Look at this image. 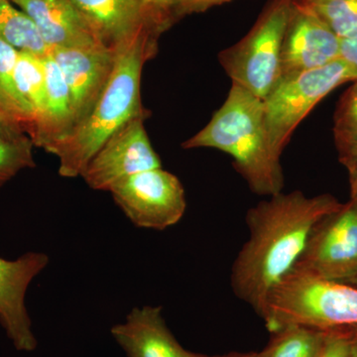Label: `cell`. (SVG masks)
Listing matches in <instances>:
<instances>
[{"mask_svg": "<svg viewBox=\"0 0 357 357\" xmlns=\"http://www.w3.org/2000/svg\"><path fill=\"white\" fill-rule=\"evenodd\" d=\"M32 140L26 135L17 139L0 135V187L21 171L36 167Z\"/></svg>", "mask_w": 357, "mask_h": 357, "instance_id": "cell-23", "label": "cell"}, {"mask_svg": "<svg viewBox=\"0 0 357 357\" xmlns=\"http://www.w3.org/2000/svg\"><path fill=\"white\" fill-rule=\"evenodd\" d=\"M20 52L0 39V112L26 135L30 136L32 112L20 96L15 82V67Z\"/></svg>", "mask_w": 357, "mask_h": 357, "instance_id": "cell-17", "label": "cell"}, {"mask_svg": "<svg viewBox=\"0 0 357 357\" xmlns=\"http://www.w3.org/2000/svg\"><path fill=\"white\" fill-rule=\"evenodd\" d=\"M15 82L18 91L32 112L31 137L38 128L46 110L47 89L43 57L20 52L15 67Z\"/></svg>", "mask_w": 357, "mask_h": 357, "instance_id": "cell-18", "label": "cell"}, {"mask_svg": "<svg viewBox=\"0 0 357 357\" xmlns=\"http://www.w3.org/2000/svg\"><path fill=\"white\" fill-rule=\"evenodd\" d=\"M354 335L340 330L326 331L318 357H352Z\"/></svg>", "mask_w": 357, "mask_h": 357, "instance_id": "cell-25", "label": "cell"}, {"mask_svg": "<svg viewBox=\"0 0 357 357\" xmlns=\"http://www.w3.org/2000/svg\"><path fill=\"white\" fill-rule=\"evenodd\" d=\"M0 135L3 137L10 138V139H17V138L26 136L20 128L13 124V122L8 121L3 114L0 112Z\"/></svg>", "mask_w": 357, "mask_h": 357, "instance_id": "cell-29", "label": "cell"}, {"mask_svg": "<svg viewBox=\"0 0 357 357\" xmlns=\"http://www.w3.org/2000/svg\"><path fill=\"white\" fill-rule=\"evenodd\" d=\"M340 40L357 37V0H303Z\"/></svg>", "mask_w": 357, "mask_h": 357, "instance_id": "cell-21", "label": "cell"}, {"mask_svg": "<svg viewBox=\"0 0 357 357\" xmlns=\"http://www.w3.org/2000/svg\"><path fill=\"white\" fill-rule=\"evenodd\" d=\"M340 161L349 171V182L351 188V201L357 206V153L347 152L340 154Z\"/></svg>", "mask_w": 357, "mask_h": 357, "instance_id": "cell-27", "label": "cell"}, {"mask_svg": "<svg viewBox=\"0 0 357 357\" xmlns=\"http://www.w3.org/2000/svg\"><path fill=\"white\" fill-rule=\"evenodd\" d=\"M158 39L144 25L117 46L114 70L95 107L65 140L48 151L58 157L61 177H82L93 155L117 129L134 117L150 116L141 100V77L145 63L158 52Z\"/></svg>", "mask_w": 357, "mask_h": 357, "instance_id": "cell-2", "label": "cell"}, {"mask_svg": "<svg viewBox=\"0 0 357 357\" xmlns=\"http://www.w3.org/2000/svg\"><path fill=\"white\" fill-rule=\"evenodd\" d=\"M342 206L330 195L293 191L249 208V238L230 274L234 295L261 316L270 294L295 269L317 225Z\"/></svg>", "mask_w": 357, "mask_h": 357, "instance_id": "cell-1", "label": "cell"}, {"mask_svg": "<svg viewBox=\"0 0 357 357\" xmlns=\"http://www.w3.org/2000/svg\"><path fill=\"white\" fill-rule=\"evenodd\" d=\"M51 55L69 89L75 129L88 116L107 86L116 60L117 47L98 44L54 49Z\"/></svg>", "mask_w": 357, "mask_h": 357, "instance_id": "cell-12", "label": "cell"}, {"mask_svg": "<svg viewBox=\"0 0 357 357\" xmlns=\"http://www.w3.org/2000/svg\"><path fill=\"white\" fill-rule=\"evenodd\" d=\"M342 40L303 0H293L283 48L282 77L331 64L340 58Z\"/></svg>", "mask_w": 357, "mask_h": 357, "instance_id": "cell-10", "label": "cell"}, {"mask_svg": "<svg viewBox=\"0 0 357 357\" xmlns=\"http://www.w3.org/2000/svg\"><path fill=\"white\" fill-rule=\"evenodd\" d=\"M347 152H356L357 153V145L356 147L352 148V149L349 150V151L344 152V153H347ZM342 154V153H340Z\"/></svg>", "mask_w": 357, "mask_h": 357, "instance_id": "cell-33", "label": "cell"}, {"mask_svg": "<svg viewBox=\"0 0 357 357\" xmlns=\"http://www.w3.org/2000/svg\"><path fill=\"white\" fill-rule=\"evenodd\" d=\"M46 77L47 100L43 119L30 139L35 147L48 153L74 130V116L69 89L62 70L50 53L43 57Z\"/></svg>", "mask_w": 357, "mask_h": 357, "instance_id": "cell-15", "label": "cell"}, {"mask_svg": "<svg viewBox=\"0 0 357 357\" xmlns=\"http://www.w3.org/2000/svg\"><path fill=\"white\" fill-rule=\"evenodd\" d=\"M196 357H259V352H248V354H229L227 356H208L204 354H196Z\"/></svg>", "mask_w": 357, "mask_h": 357, "instance_id": "cell-30", "label": "cell"}, {"mask_svg": "<svg viewBox=\"0 0 357 357\" xmlns=\"http://www.w3.org/2000/svg\"><path fill=\"white\" fill-rule=\"evenodd\" d=\"M326 331L302 326H288L272 333L259 357H318Z\"/></svg>", "mask_w": 357, "mask_h": 357, "instance_id": "cell-20", "label": "cell"}, {"mask_svg": "<svg viewBox=\"0 0 357 357\" xmlns=\"http://www.w3.org/2000/svg\"><path fill=\"white\" fill-rule=\"evenodd\" d=\"M43 252H27L15 260L0 258V325L14 349L32 352L38 347L25 298L30 284L48 266Z\"/></svg>", "mask_w": 357, "mask_h": 357, "instance_id": "cell-11", "label": "cell"}, {"mask_svg": "<svg viewBox=\"0 0 357 357\" xmlns=\"http://www.w3.org/2000/svg\"><path fill=\"white\" fill-rule=\"evenodd\" d=\"M230 0H184L176 10V20L188 14L203 13L211 7L220 6Z\"/></svg>", "mask_w": 357, "mask_h": 357, "instance_id": "cell-26", "label": "cell"}, {"mask_svg": "<svg viewBox=\"0 0 357 357\" xmlns=\"http://www.w3.org/2000/svg\"><path fill=\"white\" fill-rule=\"evenodd\" d=\"M344 283L351 284V285L356 286L357 287V275L354 278H351V280L344 282Z\"/></svg>", "mask_w": 357, "mask_h": 357, "instance_id": "cell-32", "label": "cell"}, {"mask_svg": "<svg viewBox=\"0 0 357 357\" xmlns=\"http://www.w3.org/2000/svg\"><path fill=\"white\" fill-rule=\"evenodd\" d=\"M146 117H134L105 141L84 169L82 178L95 191L109 192L135 174L162 168L145 129Z\"/></svg>", "mask_w": 357, "mask_h": 357, "instance_id": "cell-9", "label": "cell"}, {"mask_svg": "<svg viewBox=\"0 0 357 357\" xmlns=\"http://www.w3.org/2000/svg\"><path fill=\"white\" fill-rule=\"evenodd\" d=\"M93 26L102 43L119 46L144 26L138 0H70Z\"/></svg>", "mask_w": 357, "mask_h": 357, "instance_id": "cell-16", "label": "cell"}, {"mask_svg": "<svg viewBox=\"0 0 357 357\" xmlns=\"http://www.w3.org/2000/svg\"><path fill=\"white\" fill-rule=\"evenodd\" d=\"M340 59L347 63L357 75V37L342 40Z\"/></svg>", "mask_w": 357, "mask_h": 357, "instance_id": "cell-28", "label": "cell"}, {"mask_svg": "<svg viewBox=\"0 0 357 357\" xmlns=\"http://www.w3.org/2000/svg\"><path fill=\"white\" fill-rule=\"evenodd\" d=\"M11 1L27 14L51 50L103 44L93 26L70 0Z\"/></svg>", "mask_w": 357, "mask_h": 357, "instance_id": "cell-13", "label": "cell"}, {"mask_svg": "<svg viewBox=\"0 0 357 357\" xmlns=\"http://www.w3.org/2000/svg\"><path fill=\"white\" fill-rule=\"evenodd\" d=\"M357 75L342 59L317 69L283 77L263 100L268 138L280 157L298 126L333 89Z\"/></svg>", "mask_w": 357, "mask_h": 357, "instance_id": "cell-6", "label": "cell"}, {"mask_svg": "<svg viewBox=\"0 0 357 357\" xmlns=\"http://www.w3.org/2000/svg\"><path fill=\"white\" fill-rule=\"evenodd\" d=\"M109 192L126 217L139 229H169L182 220L187 208L184 185L163 168L123 178Z\"/></svg>", "mask_w": 357, "mask_h": 357, "instance_id": "cell-7", "label": "cell"}, {"mask_svg": "<svg viewBox=\"0 0 357 357\" xmlns=\"http://www.w3.org/2000/svg\"><path fill=\"white\" fill-rule=\"evenodd\" d=\"M110 335L128 357H196L169 330L161 307H133Z\"/></svg>", "mask_w": 357, "mask_h": 357, "instance_id": "cell-14", "label": "cell"}, {"mask_svg": "<svg viewBox=\"0 0 357 357\" xmlns=\"http://www.w3.org/2000/svg\"><path fill=\"white\" fill-rule=\"evenodd\" d=\"M356 335H357V328H356Z\"/></svg>", "mask_w": 357, "mask_h": 357, "instance_id": "cell-34", "label": "cell"}, {"mask_svg": "<svg viewBox=\"0 0 357 357\" xmlns=\"http://www.w3.org/2000/svg\"><path fill=\"white\" fill-rule=\"evenodd\" d=\"M184 0H138L146 27L160 36L176 20V10Z\"/></svg>", "mask_w": 357, "mask_h": 357, "instance_id": "cell-24", "label": "cell"}, {"mask_svg": "<svg viewBox=\"0 0 357 357\" xmlns=\"http://www.w3.org/2000/svg\"><path fill=\"white\" fill-rule=\"evenodd\" d=\"M352 357H357V335L354 333V349H352Z\"/></svg>", "mask_w": 357, "mask_h": 357, "instance_id": "cell-31", "label": "cell"}, {"mask_svg": "<svg viewBox=\"0 0 357 357\" xmlns=\"http://www.w3.org/2000/svg\"><path fill=\"white\" fill-rule=\"evenodd\" d=\"M347 282L357 275V206L352 203L324 218L312 232L295 269Z\"/></svg>", "mask_w": 357, "mask_h": 357, "instance_id": "cell-8", "label": "cell"}, {"mask_svg": "<svg viewBox=\"0 0 357 357\" xmlns=\"http://www.w3.org/2000/svg\"><path fill=\"white\" fill-rule=\"evenodd\" d=\"M260 318L271 333L294 325L357 328V287L293 270L270 294Z\"/></svg>", "mask_w": 357, "mask_h": 357, "instance_id": "cell-4", "label": "cell"}, {"mask_svg": "<svg viewBox=\"0 0 357 357\" xmlns=\"http://www.w3.org/2000/svg\"><path fill=\"white\" fill-rule=\"evenodd\" d=\"M182 148H213L229 155L256 195L268 198L283 192L281 158L270 145L264 102L238 84H231L222 107L202 130L182 143Z\"/></svg>", "mask_w": 357, "mask_h": 357, "instance_id": "cell-3", "label": "cell"}, {"mask_svg": "<svg viewBox=\"0 0 357 357\" xmlns=\"http://www.w3.org/2000/svg\"><path fill=\"white\" fill-rule=\"evenodd\" d=\"M0 39L20 52L45 57L52 51L27 14L11 0H0Z\"/></svg>", "mask_w": 357, "mask_h": 357, "instance_id": "cell-19", "label": "cell"}, {"mask_svg": "<svg viewBox=\"0 0 357 357\" xmlns=\"http://www.w3.org/2000/svg\"><path fill=\"white\" fill-rule=\"evenodd\" d=\"M292 2L273 0L250 32L218 55L232 84L262 100L282 77V48Z\"/></svg>", "mask_w": 357, "mask_h": 357, "instance_id": "cell-5", "label": "cell"}, {"mask_svg": "<svg viewBox=\"0 0 357 357\" xmlns=\"http://www.w3.org/2000/svg\"><path fill=\"white\" fill-rule=\"evenodd\" d=\"M333 137L340 153L357 145V79L337 103L333 115Z\"/></svg>", "mask_w": 357, "mask_h": 357, "instance_id": "cell-22", "label": "cell"}]
</instances>
